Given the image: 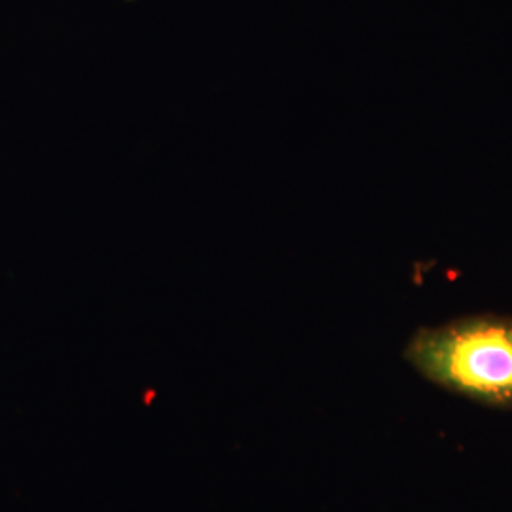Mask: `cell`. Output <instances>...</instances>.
I'll return each instance as SVG.
<instances>
[{"label": "cell", "instance_id": "6da1fadb", "mask_svg": "<svg viewBox=\"0 0 512 512\" xmlns=\"http://www.w3.org/2000/svg\"><path fill=\"white\" fill-rule=\"evenodd\" d=\"M403 357L425 382L512 412V317L475 313L420 327L408 338Z\"/></svg>", "mask_w": 512, "mask_h": 512}]
</instances>
